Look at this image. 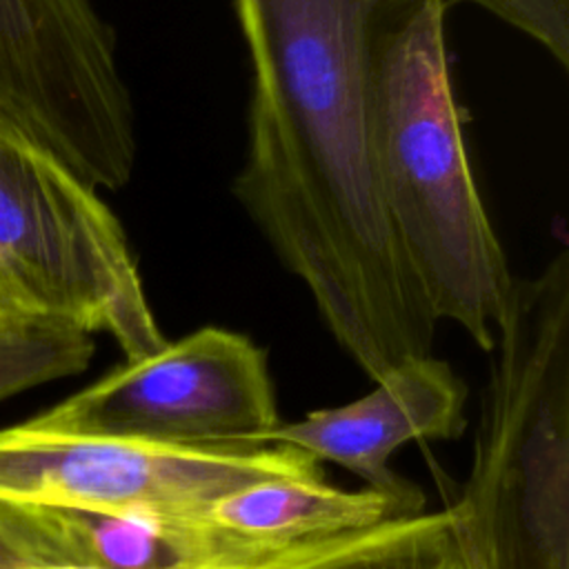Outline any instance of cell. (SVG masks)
<instances>
[{
	"mask_svg": "<svg viewBox=\"0 0 569 569\" xmlns=\"http://www.w3.org/2000/svg\"><path fill=\"white\" fill-rule=\"evenodd\" d=\"M447 0H402L369 69L371 151L398 249L433 318L491 351L513 276L473 180L451 84Z\"/></svg>",
	"mask_w": 569,
	"mask_h": 569,
	"instance_id": "2",
	"label": "cell"
},
{
	"mask_svg": "<svg viewBox=\"0 0 569 569\" xmlns=\"http://www.w3.org/2000/svg\"><path fill=\"white\" fill-rule=\"evenodd\" d=\"M473 4L540 44L558 64H569V0H447Z\"/></svg>",
	"mask_w": 569,
	"mask_h": 569,
	"instance_id": "14",
	"label": "cell"
},
{
	"mask_svg": "<svg viewBox=\"0 0 569 569\" xmlns=\"http://www.w3.org/2000/svg\"><path fill=\"white\" fill-rule=\"evenodd\" d=\"M0 540L20 558L56 569H173L278 545L227 531L202 513L9 500H0Z\"/></svg>",
	"mask_w": 569,
	"mask_h": 569,
	"instance_id": "9",
	"label": "cell"
},
{
	"mask_svg": "<svg viewBox=\"0 0 569 569\" xmlns=\"http://www.w3.org/2000/svg\"><path fill=\"white\" fill-rule=\"evenodd\" d=\"M0 124L71 171L133 133L116 36L93 0H0Z\"/></svg>",
	"mask_w": 569,
	"mask_h": 569,
	"instance_id": "7",
	"label": "cell"
},
{
	"mask_svg": "<svg viewBox=\"0 0 569 569\" xmlns=\"http://www.w3.org/2000/svg\"><path fill=\"white\" fill-rule=\"evenodd\" d=\"M465 382L449 362L429 353L389 369L367 396L311 411L298 422H278L247 445H287L318 462H336L416 516L425 496L389 467V456L409 440L458 438L465 431Z\"/></svg>",
	"mask_w": 569,
	"mask_h": 569,
	"instance_id": "8",
	"label": "cell"
},
{
	"mask_svg": "<svg viewBox=\"0 0 569 569\" xmlns=\"http://www.w3.org/2000/svg\"><path fill=\"white\" fill-rule=\"evenodd\" d=\"M0 320L104 331L140 360L167 340L116 213L56 156L0 124Z\"/></svg>",
	"mask_w": 569,
	"mask_h": 569,
	"instance_id": "4",
	"label": "cell"
},
{
	"mask_svg": "<svg viewBox=\"0 0 569 569\" xmlns=\"http://www.w3.org/2000/svg\"><path fill=\"white\" fill-rule=\"evenodd\" d=\"M202 516L244 538L282 542L367 531L413 513L371 487L342 491L325 480L278 478L227 493Z\"/></svg>",
	"mask_w": 569,
	"mask_h": 569,
	"instance_id": "10",
	"label": "cell"
},
{
	"mask_svg": "<svg viewBox=\"0 0 569 569\" xmlns=\"http://www.w3.org/2000/svg\"><path fill=\"white\" fill-rule=\"evenodd\" d=\"M467 485L451 505L473 569H569V253L513 280ZM491 349V351H493Z\"/></svg>",
	"mask_w": 569,
	"mask_h": 569,
	"instance_id": "3",
	"label": "cell"
},
{
	"mask_svg": "<svg viewBox=\"0 0 569 569\" xmlns=\"http://www.w3.org/2000/svg\"><path fill=\"white\" fill-rule=\"evenodd\" d=\"M400 520V518H398ZM393 520L378 525L367 531H353V533H338V536H318V538H305V540H291V542H278L267 549L247 553V556H233L222 560H211L202 565H187V567H173V569H320L329 565L336 558H342L371 540H376ZM0 569H56L29 562L13 553L2 540H0Z\"/></svg>",
	"mask_w": 569,
	"mask_h": 569,
	"instance_id": "13",
	"label": "cell"
},
{
	"mask_svg": "<svg viewBox=\"0 0 569 569\" xmlns=\"http://www.w3.org/2000/svg\"><path fill=\"white\" fill-rule=\"evenodd\" d=\"M398 2L233 0L251 91L231 191L373 382L429 356L438 325L393 238L371 151V51Z\"/></svg>",
	"mask_w": 569,
	"mask_h": 569,
	"instance_id": "1",
	"label": "cell"
},
{
	"mask_svg": "<svg viewBox=\"0 0 569 569\" xmlns=\"http://www.w3.org/2000/svg\"><path fill=\"white\" fill-rule=\"evenodd\" d=\"M320 569H473L451 507L393 520L369 545Z\"/></svg>",
	"mask_w": 569,
	"mask_h": 569,
	"instance_id": "12",
	"label": "cell"
},
{
	"mask_svg": "<svg viewBox=\"0 0 569 569\" xmlns=\"http://www.w3.org/2000/svg\"><path fill=\"white\" fill-rule=\"evenodd\" d=\"M93 351V336L78 327L0 320V400L84 371Z\"/></svg>",
	"mask_w": 569,
	"mask_h": 569,
	"instance_id": "11",
	"label": "cell"
},
{
	"mask_svg": "<svg viewBox=\"0 0 569 569\" xmlns=\"http://www.w3.org/2000/svg\"><path fill=\"white\" fill-rule=\"evenodd\" d=\"M322 480V462L287 445L158 447L16 425L0 429V500L76 509L202 513L242 487Z\"/></svg>",
	"mask_w": 569,
	"mask_h": 569,
	"instance_id": "6",
	"label": "cell"
},
{
	"mask_svg": "<svg viewBox=\"0 0 569 569\" xmlns=\"http://www.w3.org/2000/svg\"><path fill=\"white\" fill-rule=\"evenodd\" d=\"M278 422L264 351L238 331L202 327L153 356L127 360L27 425L193 449L247 445Z\"/></svg>",
	"mask_w": 569,
	"mask_h": 569,
	"instance_id": "5",
	"label": "cell"
}]
</instances>
